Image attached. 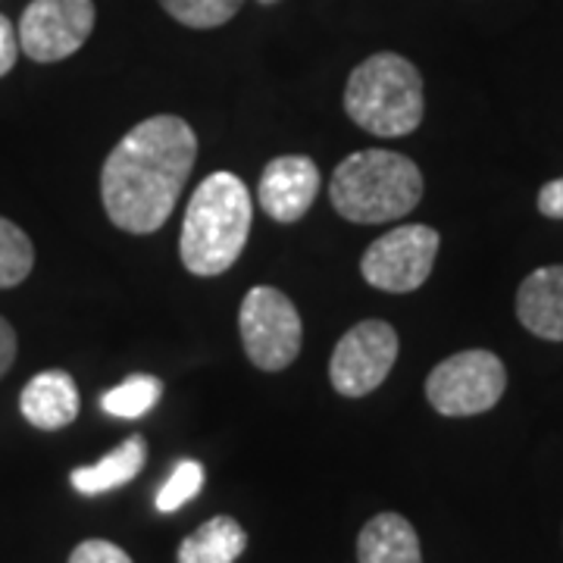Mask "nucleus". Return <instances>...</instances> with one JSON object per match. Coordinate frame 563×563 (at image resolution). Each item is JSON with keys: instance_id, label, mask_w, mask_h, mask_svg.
Segmentation results:
<instances>
[{"instance_id": "obj_6", "label": "nucleus", "mask_w": 563, "mask_h": 563, "mask_svg": "<svg viewBox=\"0 0 563 563\" xmlns=\"http://www.w3.org/2000/svg\"><path fill=\"white\" fill-rule=\"evenodd\" d=\"M507 369L492 351H461L426 379V398L442 417H479L504 398Z\"/></svg>"}, {"instance_id": "obj_15", "label": "nucleus", "mask_w": 563, "mask_h": 563, "mask_svg": "<svg viewBox=\"0 0 563 563\" xmlns=\"http://www.w3.org/2000/svg\"><path fill=\"white\" fill-rule=\"evenodd\" d=\"M247 548V532L232 517H213L179 544V563H235Z\"/></svg>"}, {"instance_id": "obj_21", "label": "nucleus", "mask_w": 563, "mask_h": 563, "mask_svg": "<svg viewBox=\"0 0 563 563\" xmlns=\"http://www.w3.org/2000/svg\"><path fill=\"white\" fill-rule=\"evenodd\" d=\"M16 57H20V35L13 32L10 20L0 13V79L16 66Z\"/></svg>"}, {"instance_id": "obj_3", "label": "nucleus", "mask_w": 563, "mask_h": 563, "mask_svg": "<svg viewBox=\"0 0 563 563\" xmlns=\"http://www.w3.org/2000/svg\"><path fill=\"white\" fill-rule=\"evenodd\" d=\"M329 201L347 222H391L422 201V173L410 157L369 147L344 157L329 185Z\"/></svg>"}, {"instance_id": "obj_23", "label": "nucleus", "mask_w": 563, "mask_h": 563, "mask_svg": "<svg viewBox=\"0 0 563 563\" xmlns=\"http://www.w3.org/2000/svg\"><path fill=\"white\" fill-rule=\"evenodd\" d=\"M16 361V332L13 325L0 317V379L10 373V366Z\"/></svg>"}, {"instance_id": "obj_24", "label": "nucleus", "mask_w": 563, "mask_h": 563, "mask_svg": "<svg viewBox=\"0 0 563 563\" xmlns=\"http://www.w3.org/2000/svg\"><path fill=\"white\" fill-rule=\"evenodd\" d=\"M261 3H279V0H261Z\"/></svg>"}, {"instance_id": "obj_16", "label": "nucleus", "mask_w": 563, "mask_h": 563, "mask_svg": "<svg viewBox=\"0 0 563 563\" xmlns=\"http://www.w3.org/2000/svg\"><path fill=\"white\" fill-rule=\"evenodd\" d=\"M163 395V383L157 376H147V373H135L129 379H122L117 388L103 391L101 395V410L110 417H120V420H139L144 413H151Z\"/></svg>"}, {"instance_id": "obj_12", "label": "nucleus", "mask_w": 563, "mask_h": 563, "mask_svg": "<svg viewBox=\"0 0 563 563\" xmlns=\"http://www.w3.org/2000/svg\"><path fill=\"white\" fill-rule=\"evenodd\" d=\"M517 317L532 335L563 342V266L529 273L517 291Z\"/></svg>"}, {"instance_id": "obj_2", "label": "nucleus", "mask_w": 563, "mask_h": 563, "mask_svg": "<svg viewBox=\"0 0 563 563\" xmlns=\"http://www.w3.org/2000/svg\"><path fill=\"white\" fill-rule=\"evenodd\" d=\"M254 220L251 191L235 173H213L195 188L181 220L179 254L188 273L213 279L242 257Z\"/></svg>"}, {"instance_id": "obj_9", "label": "nucleus", "mask_w": 563, "mask_h": 563, "mask_svg": "<svg viewBox=\"0 0 563 563\" xmlns=\"http://www.w3.org/2000/svg\"><path fill=\"white\" fill-rule=\"evenodd\" d=\"M95 29V0H32L20 20V47L35 63L73 57Z\"/></svg>"}, {"instance_id": "obj_14", "label": "nucleus", "mask_w": 563, "mask_h": 563, "mask_svg": "<svg viewBox=\"0 0 563 563\" xmlns=\"http://www.w3.org/2000/svg\"><path fill=\"white\" fill-rule=\"evenodd\" d=\"M144 461H147V442L141 435H129L117 451H110L98 463L73 470L69 483L79 495H103V492L132 483L144 470Z\"/></svg>"}, {"instance_id": "obj_10", "label": "nucleus", "mask_w": 563, "mask_h": 563, "mask_svg": "<svg viewBox=\"0 0 563 563\" xmlns=\"http://www.w3.org/2000/svg\"><path fill=\"white\" fill-rule=\"evenodd\" d=\"M320 191V169L310 157L288 154L266 163L261 173L257 201L276 222H298L313 207Z\"/></svg>"}, {"instance_id": "obj_11", "label": "nucleus", "mask_w": 563, "mask_h": 563, "mask_svg": "<svg viewBox=\"0 0 563 563\" xmlns=\"http://www.w3.org/2000/svg\"><path fill=\"white\" fill-rule=\"evenodd\" d=\"M79 385L63 369H44L25 383L20 395L22 417L41 432H57L73 426L79 417Z\"/></svg>"}, {"instance_id": "obj_20", "label": "nucleus", "mask_w": 563, "mask_h": 563, "mask_svg": "<svg viewBox=\"0 0 563 563\" xmlns=\"http://www.w3.org/2000/svg\"><path fill=\"white\" fill-rule=\"evenodd\" d=\"M69 563H135L120 544L107 542V539H88L76 544V551L69 554Z\"/></svg>"}, {"instance_id": "obj_7", "label": "nucleus", "mask_w": 563, "mask_h": 563, "mask_svg": "<svg viewBox=\"0 0 563 563\" xmlns=\"http://www.w3.org/2000/svg\"><path fill=\"white\" fill-rule=\"evenodd\" d=\"M439 244L442 239L432 225H398L366 247L361 261L363 279L388 295L417 291L432 276Z\"/></svg>"}, {"instance_id": "obj_18", "label": "nucleus", "mask_w": 563, "mask_h": 563, "mask_svg": "<svg viewBox=\"0 0 563 563\" xmlns=\"http://www.w3.org/2000/svg\"><path fill=\"white\" fill-rule=\"evenodd\" d=\"M163 10L188 29H217L242 10L244 0H161Z\"/></svg>"}, {"instance_id": "obj_22", "label": "nucleus", "mask_w": 563, "mask_h": 563, "mask_svg": "<svg viewBox=\"0 0 563 563\" xmlns=\"http://www.w3.org/2000/svg\"><path fill=\"white\" fill-rule=\"evenodd\" d=\"M539 213H544L548 220H563V176L544 181L539 188Z\"/></svg>"}, {"instance_id": "obj_19", "label": "nucleus", "mask_w": 563, "mask_h": 563, "mask_svg": "<svg viewBox=\"0 0 563 563\" xmlns=\"http://www.w3.org/2000/svg\"><path fill=\"white\" fill-rule=\"evenodd\" d=\"M203 488V466L198 461H179L169 479L157 492V510L161 514H176L179 507L195 501Z\"/></svg>"}, {"instance_id": "obj_8", "label": "nucleus", "mask_w": 563, "mask_h": 563, "mask_svg": "<svg viewBox=\"0 0 563 563\" xmlns=\"http://www.w3.org/2000/svg\"><path fill=\"white\" fill-rule=\"evenodd\" d=\"M398 361V332L385 320H363L347 329L329 361V383L344 398L373 395Z\"/></svg>"}, {"instance_id": "obj_1", "label": "nucleus", "mask_w": 563, "mask_h": 563, "mask_svg": "<svg viewBox=\"0 0 563 563\" xmlns=\"http://www.w3.org/2000/svg\"><path fill=\"white\" fill-rule=\"evenodd\" d=\"M198 157V135L181 117L139 122L107 154L101 201L107 220L129 235H151L173 217Z\"/></svg>"}, {"instance_id": "obj_13", "label": "nucleus", "mask_w": 563, "mask_h": 563, "mask_svg": "<svg viewBox=\"0 0 563 563\" xmlns=\"http://www.w3.org/2000/svg\"><path fill=\"white\" fill-rule=\"evenodd\" d=\"M357 563H422L417 529L401 514H376L357 536Z\"/></svg>"}, {"instance_id": "obj_17", "label": "nucleus", "mask_w": 563, "mask_h": 563, "mask_svg": "<svg viewBox=\"0 0 563 563\" xmlns=\"http://www.w3.org/2000/svg\"><path fill=\"white\" fill-rule=\"evenodd\" d=\"M32 266H35L32 239L16 222L0 217V288H13V285L29 279Z\"/></svg>"}, {"instance_id": "obj_4", "label": "nucleus", "mask_w": 563, "mask_h": 563, "mask_svg": "<svg viewBox=\"0 0 563 563\" xmlns=\"http://www.w3.org/2000/svg\"><path fill=\"white\" fill-rule=\"evenodd\" d=\"M344 110L379 139H401L417 132L426 110L422 76L401 54H373L347 76Z\"/></svg>"}, {"instance_id": "obj_5", "label": "nucleus", "mask_w": 563, "mask_h": 563, "mask_svg": "<svg viewBox=\"0 0 563 563\" xmlns=\"http://www.w3.org/2000/svg\"><path fill=\"white\" fill-rule=\"evenodd\" d=\"M244 354L263 373H279L298 361L303 344V322L298 307L273 285H257L244 295L239 310Z\"/></svg>"}]
</instances>
